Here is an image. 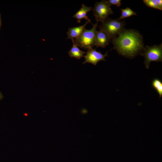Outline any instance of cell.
Here are the masks:
<instances>
[{"instance_id":"cell-1","label":"cell","mask_w":162,"mask_h":162,"mask_svg":"<svg viewBox=\"0 0 162 162\" xmlns=\"http://www.w3.org/2000/svg\"><path fill=\"white\" fill-rule=\"evenodd\" d=\"M112 42L119 54L130 58L140 54L145 47L142 36L133 29L124 28Z\"/></svg>"},{"instance_id":"cell-2","label":"cell","mask_w":162,"mask_h":162,"mask_svg":"<svg viewBox=\"0 0 162 162\" xmlns=\"http://www.w3.org/2000/svg\"><path fill=\"white\" fill-rule=\"evenodd\" d=\"M98 22L93 25L90 29L85 28L81 34L74 40L75 43L80 47L88 50L92 49L95 45V35Z\"/></svg>"},{"instance_id":"cell-3","label":"cell","mask_w":162,"mask_h":162,"mask_svg":"<svg viewBox=\"0 0 162 162\" xmlns=\"http://www.w3.org/2000/svg\"><path fill=\"white\" fill-rule=\"evenodd\" d=\"M125 24L124 21L112 19L108 17L102 22L99 29L105 32L112 40L124 28Z\"/></svg>"},{"instance_id":"cell-4","label":"cell","mask_w":162,"mask_h":162,"mask_svg":"<svg viewBox=\"0 0 162 162\" xmlns=\"http://www.w3.org/2000/svg\"><path fill=\"white\" fill-rule=\"evenodd\" d=\"M145 58L144 64L147 69L149 67L150 63L153 61L161 62L162 61V44L153 45L145 47L140 54Z\"/></svg>"},{"instance_id":"cell-5","label":"cell","mask_w":162,"mask_h":162,"mask_svg":"<svg viewBox=\"0 0 162 162\" xmlns=\"http://www.w3.org/2000/svg\"><path fill=\"white\" fill-rule=\"evenodd\" d=\"M96 22H102L108 16L113 14L106 1L103 0L95 3L92 9Z\"/></svg>"},{"instance_id":"cell-6","label":"cell","mask_w":162,"mask_h":162,"mask_svg":"<svg viewBox=\"0 0 162 162\" xmlns=\"http://www.w3.org/2000/svg\"><path fill=\"white\" fill-rule=\"evenodd\" d=\"M86 54L84 56L85 60L83 64L88 63L94 65H96L97 63L100 61H106L105 58L108 56V52L103 55L101 52L97 51L95 49H92L88 50Z\"/></svg>"},{"instance_id":"cell-7","label":"cell","mask_w":162,"mask_h":162,"mask_svg":"<svg viewBox=\"0 0 162 162\" xmlns=\"http://www.w3.org/2000/svg\"><path fill=\"white\" fill-rule=\"evenodd\" d=\"M111 39L104 31H97L95 35V45L97 47H105L111 41Z\"/></svg>"},{"instance_id":"cell-8","label":"cell","mask_w":162,"mask_h":162,"mask_svg":"<svg viewBox=\"0 0 162 162\" xmlns=\"http://www.w3.org/2000/svg\"><path fill=\"white\" fill-rule=\"evenodd\" d=\"M90 22H91L90 20L86 21L85 23L82 26L69 28L67 32L68 35L67 38L70 39L72 42L74 41V39L78 37L85 28L86 25Z\"/></svg>"},{"instance_id":"cell-9","label":"cell","mask_w":162,"mask_h":162,"mask_svg":"<svg viewBox=\"0 0 162 162\" xmlns=\"http://www.w3.org/2000/svg\"><path fill=\"white\" fill-rule=\"evenodd\" d=\"M92 9V7H87L82 4L81 8L73 16V17L76 18L79 23H80L81 20L83 19L86 21L89 20L90 19H88L87 14Z\"/></svg>"},{"instance_id":"cell-10","label":"cell","mask_w":162,"mask_h":162,"mask_svg":"<svg viewBox=\"0 0 162 162\" xmlns=\"http://www.w3.org/2000/svg\"><path fill=\"white\" fill-rule=\"evenodd\" d=\"M72 42L73 46L68 52L69 55L70 57L80 59L84 56L83 55L86 53L79 49L74 41Z\"/></svg>"},{"instance_id":"cell-11","label":"cell","mask_w":162,"mask_h":162,"mask_svg":"<svg viewBox=\"0 0 162 162\" xmlns=\"http://www.w3.org/2000/svg\"><path fill=\"white\" fill-rule=\"evenodd\" d=\"M121 14L120 17L117 20H120L125 18L133 15L136 16V13L132 10L130 8L127 7L124 9H121Z\"/></svg>"},{"instance_id":"cell-12","label":"cell","mask_w":162,"mask_h":162,"mask_svg":"<svg viewBox=\"0 0 162 162\" xmlns=\"http://www.w3.org/2000/svg\"><path fill=\"white\" fill-rule=\"evenodd\" d=\"M152 85L159 97H161L162 96V82L161 80L158 79H155L152 81Z\"/></svg>"},{"instance_id":"cell-13","label":"cell","mask_w":162,"mask_h":162,"mask_svg":"<svg viewBox=\"0 0 162 162\" xmlns=\"http://www.w3.org/2000/svg\"><path fill=\"white\" fill-rule=\"evenodd\" d=\"M143 2L148 7L162 10V9L159 6L156 0H144Z\"/></svg>"},{"instance_id":"cell-14","label":"cell","mask_w":162,"mask_h":162,"mask_svg":"<svg viewBox=\"0 0 162 162\" xmlns=\"http://www.w3.org/2000/svg\"><path fill=\"white\" fill-rule=\"evenodd\" d=\"M121 0H108L106 2L110 7L112 5H116L117 7H119L121 5Z\"/></svg>"},{"instance_id":"cell-15","label":"cell","mask_w":162,"mask_h":162,"mask_svg":"<svg viewBox=\"0 0 162 162\" xmlns=\"http://www.w3.org/2000/svg\"><path fill=\"white\" fill-rule=\"evenodd\" d=\"M156 1L159 7L162 9V0H156Z\"/></svg>"},{"instance_id":"cell-16","label":"cell","mask_w":162,"mask_h":162,"mask_svg":"<svg viewBox=\"0 0 162 162\" xmlns=\"http://www.w3.org/2000/svg\"><path fill=\"white\" fill-rule=\"evenodd\" d=\"M4 98L2 94L0 92V100H2Z\"/></svg>"},{"instance_id":"cell-17","label":"cell","mask_w":162,"mask_h":162,"mask_svg":"<svg viewBox=\"0 0 162 162\" xmlns=\"http://www.w3.org/2000/svg\"><path fill=\"white\" fill-rule=\"evenodd\" d=\"M1 19H0V27L1 26Z\"/></svg>"}]
</instances>
